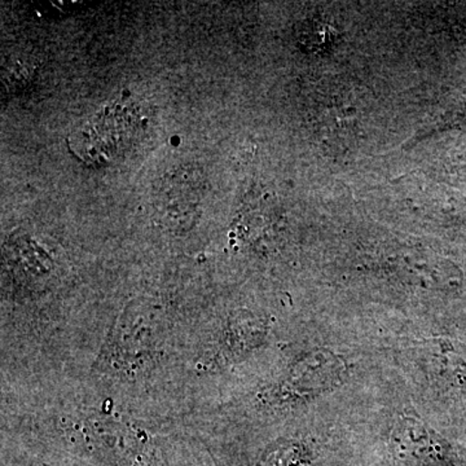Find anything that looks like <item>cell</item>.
I'll return each mask as SVG.
<instances>
[{
  "instance_id": "2",
  "label": "cell",
  "mask_w": 466,
  "mask_h": 466,
  "mask_svg": "<svg viewBox=\"0 0 466 466\" xmlns=\"http://www.w3.org/2000/svg\"><path fill=\"white\" fill-rule=\"evenodd\" d=\"M204 198V183L195 171L180 170L168 175L159 184L155 208L168 226L183 227L192 223Z\"/></svg>"
},
{
  "instance_id": "1",
  "label": "cell",
  "mask_w": 466,
  "mask_h": 466,
  "mask_svg": "<svg viewBox=\"0 0 466 466\" xmlns=\"http://www.w3.org/2000/svg\"><path fill=\"white\" fill-rule=\"evenodd\" d=\"M150 124L152 118L142 104L116 101L70 137V148L87 164L109 165L137 148Z\"/></svg>"
}]
</instances>
